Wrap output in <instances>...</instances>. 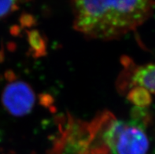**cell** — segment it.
<instances>
[{"label": "cell", "mask_w": 155, "mask_h": 154, "mask_svg": "<svg viewBox=\"0 0 155 154\" xmlns=\"http://www.w3.org/2000/svg\"><path fill=\"white\" fill-rule=\"evenodd\" d=\"M154 0H74V27L87 37L117 39L150 18Z\"/></svg>", "instance_id": "1"}, {"label": "cell", "mask_w": 155, "mask_h": 154, "mask_svg": "<svg viewBox=\"0 0 155 154\" xmlns=\"http://www.w3.org/2000/svg\"><path fill=\"white\" fill-rule=\"evenodd\" d=\"M145 122L143 116L113 120L102 134L105 148L110 154H149L150 142Z\"/></svg>", "instance_id": "2"}, {"label": "cell", "mask_w": 155, "mask_h": 154, "mask_svg": "<svg viewBox=\"0 0 155 154\" xmlns=\"http://www.w3.org/2000/svg\"><path fill=\"white\" fill-rule=\"evenodd\" d=\"M2 103L10 114L21 116L29 113L35 104V94L28 84L21 81L6 87L2 94Z\"/></svg>", "instance_id": "3"}, {"label": "cell", "mask_w": 155, "mask_h": 154, "mask_svg": "<svg viewBox=\"0 0 155 154\" xmlns=\"http://www.w3.org/2000/svg\"><path fill=\"white\" fill-rule=\"evenodd\" d=\"M132 82L136 87L155 94V63L137 68L132 76Z\"/></svg>", "instance_id": "4"}, {"label": "cell", "mask_w": 155, "mask_h": 154, "mask_svg": "<svg viewBox=\"0 0 155 154\" xmlns=\"http://www.w3.org/2000/svg\"><path fill=\"white\" fill-rule=\"evenodd\" d=\"M132 99L139 106H146L150 103V93L145 90L143 88L137 87L135 91V94L132 95Z\"/></svg>", "instance_id": "5"}, {"label": "cell", "mask_w": 155, "mask_h": 154, "mask_svg": "<svg viewBox=\"0 0 155 154\" xmlns=\"http://www.w3.org/2000/svg\"><path fill=\"white\" fill-rule=\"evenodd\" d=\"M18 0H0V18H4L18 7Z\"/></svg>", "instance_id": "6"}]
</instances>
